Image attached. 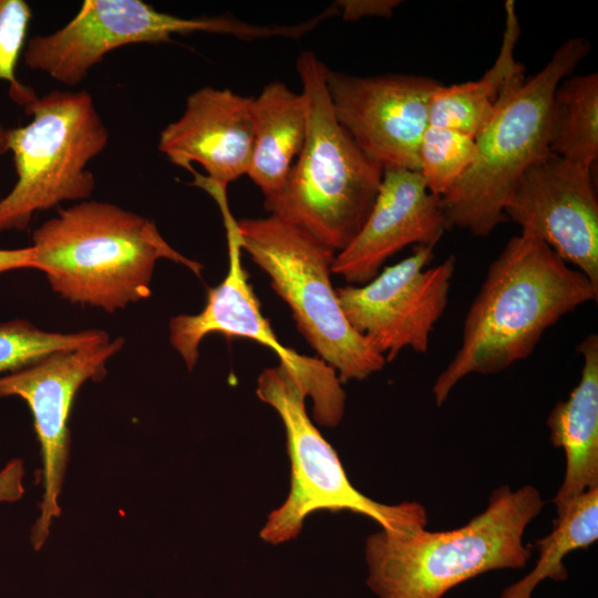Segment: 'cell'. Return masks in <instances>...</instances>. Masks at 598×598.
<instances>
[{
	"mask_svg": "<svg viewBox=\"0 0 598 598\" xmlns=\"http://www.w3.org/2000/svg\"><path fill=\"white\" fill-rule=\"evenodd\" d=\"M597 298L598 288L545 243L513 236L489 265L461 346L433 384L436 405L466 375L498 373L529 357L549 327Z\"/></svg>",
	"mask_w": 598,
	"mask_h": 598,
	"instance_id": "obj_1",
	"label": "cell"
},
{
	"mask_svg": "<svg viewBox=\"0 0 598 598\" xmlns=\"http://www.w3.org/2000/svg\"><path fill=\"white\" fill-rule=\"evenodd\" d=\"M30 268L73 303L114 312L151 296L159 259L200 276L203 265L174 249L156 224L107 202L82 200L59 209L32 234Z\"/></svg>",
	"mask_w": 598,
	"mask_h": 598,
	"instance_id": "obj_2",
	"label": "cell"
},
{
	"mask_svg": "<svg viewBox=\"0 0 598 598\" xmlns=\"http://www.w3.org/2000/svg\"><path fill=\"white\" fill-rule=\"evenodd\" d=\"M543 507L536 487L513 491L502 485L486 508L462 527L409 533L381 528L365 540L367 585L377 598H442L484 573L520 569L532 555L524 533Z\"/></svg>",
	"mask_w": 598,
	"mask_h": 598,
	"instance_id": "obj_3",
	"label": "cell"
},
{
	"mask_svg": "<svg viewBox=\"0 0 598 598\" xmlns=\"http://www.w3.org/2000/svg\"><path fill=\"white\" fill-rule=\"evenodd\" d=\"M328 69L311 51L297 59L308 105L307 135L285 188L265 199V207L270 215L303 228L339 252L364 224L383 167L358 146L337 120L327 87Z\"/></svg>",
	"mask_w": 598,
	"mask_h": 598,
	"instance_id": "obj_4",
	"label": "cell"
},
{
	"mask_svg": "<svg viewBox=\"0 0 598 598\" xmlns=\"http://www.w3.org/2000/svg\"><path fill=\"white\" fill-rule=\"evenodd\" d=\"M590 50L584 38L559 45L547 64L517 87L475 135V157L440 204L448 228L488 236L525 172L550 153L549 113L557 85Z\"/></svg>",
	"mask_w": 598,
	"mask_h": 598,
	"instance_id": "obj_5",
	"label": "cell"
},
{
	"mask_svg": "<svg viewBox=\"0 0 598 598\" xmlns=\"http://www.w3.org/2000/svg\"><path fill=\"white\" fill-rule=\"evenodd\" d=\"M243 250L269 277L300 333L341 382L364 380L386 363L348 321L331 283L336 251L275 215L237 220Z\"/></svg>",
	"mask_w": 598,
	"mask_h": 598,
	"instance_id": "obj_6",
	"label": "cell"
},
{
	"mask_svg": "<svg viewBox=\"0 0 598 598\" xmlns=\"http://www.w3.org/2000/svg\"><path fill=\"white\" fill-rule=\"evenodd\" d=\"M24 111L32 120L9 128L17 182L0 199V233L24 230L35 213L62 202L89 199L95 178L87 164L110 141L86 91H51Z\"/></svg>",
	"mask_w": 598,
	"mask_h": 598,
	"instance_id": "obj_7",
	"label": "cell"
},
{
	"mask_svg": "<svg viewBox=\"0 0 598 598\" xmlns=\"http://www.w3.org/2000/svg\"><path fill=\"white\" fill-rule=\"evenodd\" d=\"M256 394L281 419L290 460L289 494L269 514L260 530L262 540L276 545L296 538L306 517L320 509L361 514L394 533L426 527L427 512L420 503L385 505L350 483L337 452L308 416L305 389L287 364L280 362L264 370L257 380Z\"/></svg>",
	"mask_w": 598,
	"mask_h": 598,
	"instance_id": "obj_8",
	"label": "cell"
},
{
	"mask_svg": "<svg viewBox=\"0 0 598 598\" xmlns=\"http://www.w3.org/2000/svg\"><path fill=\"white\" fill-rule=\"evenodd\" d=\"M193 185L208 193L221 213L227 248L228 270L223 281L207 290L204 309L196 315H178L169 320V341L193 370L199 357L202 340L213 333L254 340L271 349L300 380L312 401L315 421L337 426L344 414L346 393L337 372L318 357H307L285 347L276 337L260 310V303L241 262V243L237 220L233 216L227 187L193 172Z\"/></svg>",
	"mask_w": 598,
	"mask_h": 598,
	"instance_id": "obj_9",
	"label": "cell"
},
{
	"mask_svg": "<svg viewBox=\"0 0 598 598\" xmlns=\"http://www.w3.org/2000/svg\"><path fill=\"white\" fill-rule=\"evenodd\" d=\"M207 32L241 39L286 37L283 25H255L226 16L183 18L141 0H85L59 30L31 38L24 63L53 80L75 86L111 51L128 44L159 43L175 34Z\"/></svg>",
	"mask_w": 598,
	"mask_h": 598,
	"instance_id": "obj_10",
	"label": "cell"
},
{
	"mask_svg": "<svg viewBox=\"0 0 598 598\" xmlns=\"http://www.w3.org/2000/svg\"><path fill=\"white\" fill-rule=\"evenodd\" d=\"M123 344L117 337L59 351L0 377V398L19 396L27 402L40 444L43 494L30 534L34 550L43 547L53 519L61 514L59 498L70 456L69 417L75 395L86 381L103 379L106 362Z\"/></svg>",
	"mask_w": 598,
	"mask_h": 598,
	"instance_id": "obj_11",
	"label": "cell"
},
{
	"mask_svg": "<svg viewBox=\"0 0 598 598\" xmlns=\"http://www.w3.org/2000/svg\"><path fill=\"white\" fill-rule=\"evenodd\" d=\"M433 246H416L364 285L336 289L350 324L385 361L404 348L425 353L434 324L443 316L455 271V257L427 267Z\"/></svg>",
	"mask_w": 598,
	"mask_h": 598,
	"instance_id": "obj_12",
	"label": "cell"
},
{
	"mask_svg": "<svg viewBox=\"0 0 598 598\" xmlns=\"http://www.w3.org/2000/svg\"><path fill=\"white\" fill-rule=\"evenodd\" d=\"M440 84L423 75L327 72L337 120L383 169L419 171L420 145L430 125L431 100Z\"/></svg>",
	"mask_w": 598,
	"mask_h": 598,
	"instance_id": "obj_13",
	"label": "cell"
},
{
	"mask_svg": "<svg viewBox=\"0 0 598 598\" xmlns=\"http://www.w3.org/2000/svg\"><path fill=\"white\" fill-rule=\"evenodd\" d=\"M505 216L598 288V200L591 168L549 154L522 176Z\"/></svg>",
	"mask_w": 598,
	"mask_h": 598,
	"instance_id": "obj_14",
	"label": "cell"
},
{
	"mask_svg": "<svg viewBox=\"0 0 598 598\" xmlns=\"http://www.w3.org/2000/svg\"><path fill=\"white\" fill-rule=\"evenodd\" d=\"M447 228L440 198L419 171L384 168L372 208L357 236L336 254L332 274L364 285L406 246L435 247Z\"/></svg>",
	"mask_w": 598,
	"mask_h": 598,
	"instance_id": "obj_15",
	"label": "cell"
},
{
	"mask_svg": "<svg viewBox=\"0 0 598 598\" xmlns=\"http://www.w3.org/2000/svg\"><path fill=\"white\" fill-rule=\"evenodd\" d=\"M252 97L206 85L190 93L183 114L167 124L158 151L172 164H199L210 181L227 187L247 175L254 142Z\"/></svg>",
	"mask_w": 598,
	"mask_h": 598,
	"instance_id": "obj_16",
	"label": "cell"
},
{
	"mask_svg": "<svg viewBox=\"0 0 598 598\" xmlns=\"http://www.w3.org/2000/svg\"><path fill=\"white\" fill-rule=\"evenodd\" d=\"M577 352L582 357L579 382L547 417L550 441L566 458L564 480L553 499L556 511L598 488V336L586 337Z\"/></svg>",
	"mask_w": 598,
	"mask_h": 598,
	"instance_id": "obj_17",
	"label": "cell"
},
{
	"mask_svg": "<svg viewBox=\"0 0 598 598\" xmlns=\"http://www.w3.org/2000/svg\"><path fill=\"white\" fill-rule=\"evenodd\" d=\"M254 142L247 175L265 199L279 195L305 144L308 105L305 94L283 82H269L252 100Z\"/></svg>",
	"mask_w": 598,
	"mask_h": 598,
	"instance_id": "obj_18",
	"label": "cell"
},
{
	"mask_svg": "<svg viewBox=\"0 0 598 598\" xmlns=\"http://www.w3.org/2000/svg\"><path fill=\"white\" fill-rule=\"evenodd\" d=\"M502 43L492 66L477 80L442 85L430 105V125L446 127L473 137L499 105L525 82V66L516 60L520 25L515 1L504 3Z\"/></svg>",
	"mask_w": 598,
	"mask_h": 598,
	"instance_id": "obj_19",
	"label": "cell"
},
{
	"mask_svg": "<svg viewBox=\"0 0 598 598\" xmlns=\"http://www.w3.org/2000/svg\"><path fill=\"white\" fill-rule=\"evenodd\" d=\"M551 154L588 168L598 157V75H569L556 87L550 105Z\"/></svg>",
	"mask_w": 598,
	"mask_h": 598,
	"instance_id": "obj_20",
	"label": "cell"
},
{
	"mask_svg": "<svg viewBox=\"0 0 598 598\" xmlns=\"http://www.w3.org/2000/svg\"><path fill=\"white\" fill-rule=\"evenodd\" d=\"M554 528L535 542L539 553L534 569L509 585L499 598H532L540 581H564L568 571L564 558L574 550L585 549L598 539V488H592L556 511Z\"/></svg>",
	"mask_w": 598,
	"mask_h": 598,
	"instance_id": "obj_21",
	"label": "cell"
},
{
	"mask_svg": "<svg viewBox=\"0 0 598 598\" xmlns=\"http://www.w3.org/2000/svg\"><path fill=\"white\" fill-rule=\"evenodd\" d=\"M103 330L48 332L33 323L16 319L0 323V377L21 370L42 358L109 340Z\"/></svg>",
	"mask_w": 598,
	"mask_h": 598,
	"instance_id": "obj_22",
	"label": "cell"
},
{
	"mask_svg": "<svg viewBox=\"0 0 598 598\" xmlns=\"http://www.w3.org/2000/svg\"><path fill=\"white\" fill-rule=\"evenodd\" d=\"M475 157V137L456 130L429 125L419 152V172L439 198L462 178Z\"/></svg>",
	"mask_w": 598,
	"mask_h": 598,
	"instance_id": "obj_23",
	"label": "cell"
},
{
	"mask_svg": "<svg viewBox=\"0 0 598 598\" xmlns=\"http://www.w3.org/2000/svg\"><path fill=\"white\" fill-rule=\"evenodd\" d=\"M32 9L24 0H0V81L9 84V95L23 107L38 95L17 79V64L24 51Z\"/></svg>",
	"mask_w": 598,
	"mask_h": 598,
	"instance_id": "obj_24",
	"label": "cell"
},
{
	"mask_svg": "<svg viewBox=\"0 0 598 598\" xmlns=\"http://www.w3.org/2000/svg\"><path fill=\"white\" fill-rule=\"evenodd\" d=\"M399 3L396 0H343L336 7L346 20L354 21L364 17H390Z\"/></svg>",
	"mask_w": 598,
	"mask_h": 598,
	"instance_id": "obj_25",
	"label": "cell"
},
{
	"mask_svg": "<svg viewBox=\"0 0 598 598\" xmlns=\"http://www.w3.org/2000/svg\"><path fill=\"white\" fill-rule=\"evenodd\" d=\"M24 464L21 458L10 460L0 470V503L19 501L24 494Z\"/></svg>",
	"mask_w": 598,
	"mask_h": 598,
	"instance_id": "obj_26",
	"label": "cell"
},
{
	"mask_svg": "<svg viewBox=\"0 0 598 598\" xmlns=\"http://www.w3.org/2000/svg\"><path fill=\"white\" fill-rule=\"evenodd\" d=\"M9 153V128L0 123V156Z\"/></svg>",
	"mask_w": 598,
	"mask_h": 598,
	"instance_id": "obj_27",
	"label": "cell"
}]
</instances>
